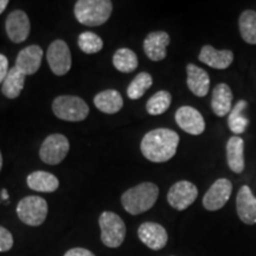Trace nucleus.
Listing matches in <instances>:
<instances>
[{"mask_svg": "<svg viewBox=\"0 0 256 256\" xmlns=\"http://www.w3.org/2000/svg\"><path fill=\"white\" fill-rule=\"evenodd\" d=\"M179 136L168 128H156L145 134L140 150L142 156L152 162H165L177 153Z\"/></svg>", "mask_w": 256, "mask_h": 256, "instance_id": "obj_1", "label": "nucleus"}, {"mask_svg": "<svg viewBox=\"0 0 256 256\" xmlns=\"http://www.w3.org/2000/svg\"><path fill=\"white\" fill-rule=\"evenodd\" d=\"M159 197V188L156 184L142 183L127 190L121 197L124 209L130 215H140L148 211Z\"/></svg>", "mask_w": 256, "mask_h": 256, "instance_id": "obj_2", "label": "nucleus"}, {"mask_svg": "<svg viewBox=\"0 0 256 256\" xmlns=\"http://www.w3.org/2000/svg\"><path fill=\"white\" fill-rule=\"evenodd\" d=\"M113 11L110 0H78L74 14L78 23L86 26H98L108 20Z\"/></svg>", "mask_w": 256, "mask_h": 256, "instance_id": "obj_3", "label": "nucleus"}, {"mask_svg": "<svg viewBox=\"0 0 256 256\" xmlns=\"http://www.w3.org/2000/svg\"><path fill=\"white\" fill-rule=\"evenodd\" d=\"M54 114L58 119L66 121H83L89 114V107L81 98L72 95H62L52 102Z\"/></svg>", "mask_w": 256, "mask_h": 256, "instance_id": "obj_4", "label": "nucleus"}, {"mask_svg": "<svg viewBox=\"0 0 256 256\" xmlns=\"http://www.w3.org/2000/svg\"><path fill=\"white\" fill-rule=\"evenodd\" d=\"M101 229V241L110 248H118L126 238V226L119 215L112 211H104L98 218Z\"/></svg>", "mask_w": 256, "mask_h": 256, "instance_id": "obj_5", "label": "nucleus"}, {"mask_svg": "<svg viewBox=\"0 0 256 256\" xmlns=\"http://www.w3.org/2000/svg\"><path fill=\"white\" fill-rule=\"evenodd\" d=\"M17 215L22 222L30 226H38L46 218L48 203L44 198L28 196L17 206Z\"/></svg>", "mask_w": 256, "mask_h": 256, "instance_id": "obj_6", "label": "nucleus"}, {"mask_svg": "<svg viewBox=\"0 0 256 256\" xmlns=\"http://www.w3.org/2000/svg\"><path fill=\"white\" fill-rule=\"evenodd\" d=\"M69 148L68 138L63 134H51L42 144L40 156L48 165H58L68 154Z\"/></svg>", "mask_w": 256, "mask_h": 256, "instance_id": "obj_7", "label": "nucleus"}, {"mask_svg": "<svg viewBox=\"0 0 256 256\" xmlns=\"http://www.w3.org/2000/svg\"><path fill=\"white\" fill-rule=\"evenodd\" d=\"M46 60L55 75L63 76L72 68V55L68 44L62 40H57L50 44L46 51Z\"/></svg>", "mask_w": 256, "mask_h": 256, "instance_id": "obj_8", "label": "nucleus"}, {"mask_svg": "<svg viewBox=\"0 0 256 256\" xmlns=\"http://www.w3.org/2000/svg\"><path fill=\"white\" fill-rule=\"evenodd\" d=\"M198 197V188L191 182L180 180L172 185L168 192V202L174 209L183 211L188 209Z\"/></svg>", "mask_w": 256, "mask_h": 256, "instance_id": "obj_9", "label": "nucleus"}, {"mask_svg": "<svg viewBox=\"0 0 256 256\" xmlns=\"http://www.w3.org/2000/svg\"><path fill=\"white\" fill-rule=\"evenodd\" d=\"M232 192V183L226 178H220L211 185L203 197V206L209 211H217L226 206Z\"/></svg>", "mask_w": 256, "mask_h": 256, "instance_id": "obj_10", "label": "nucleus"}, {"mask_svg": "<svg viewBox=\"0 0 256 256\" xmlns=\"http://www.w3.org/2000/svg\"><path fill=\"white\" fill-rule=\"evenodd\" d=\"M5 28L10 40L17 44L23 43L28 40V34H30V19H28V14L24 11L16 10V11H12L6 18Z\"/></svg>", "mask_w": 256, "mask_h": 256, "instance_id": "obj_11", "label": "nucleus"}, {"mask_svg": "<svg viewBox=\"0 0 256 256\" xmlns=\"http://www.w3.org/2000/svg\"><path fill=\"white\" fill-rule=\"evenodd\" d=\"M176 122L184 132L191 136H200L206 130L203 115L190 106H183L176 112Z\"/></svg>", "mask_w": 256, "mask_h": 256, "instance_id": "obj_12", "label": "nucleus"}, {"mask_svg": "<svg viewBox=\"0 0 256 256\" xmlns=\"http://www.w3.org/2000/svg\"><path fill=\"white\" fill-rule=\"evenodd\" d=\"M138 236L146 247L152 250H160L168 244V235L166 229L158 223H142L138 229Z\"/></svg>", "mask_w": 256, "mask_h": 256, "instance_id": "obj_13", "label": "nucleus"}, {"mask_svg": "<svg viewBox=\"0 0 256 256\" xmlns=\"http://www.w3.org/2000/svg\"><path fill=\"white\" fill-rule=\"evenodd\" d=\"M236 210L243 223L247 226L256 224V197L248 185H243L238 192Z\"/></svg>", "mask_w": 256, "mask_h": 256, "instance_id": "obj_14", "label": "nucleus"}, {"mask_svg": "<svg viewBox=\"0 0 256 256\" xmlns=\"http://www.w3.org/2000/svg\"><path fill=\"white\" fill-rule=\"evenodd\" d=\"M43 50L38 46H28L20 50L16 60V68L24 75H34L40 68Z\"/></svg>", "mask_w": 256, "mask_h": 256, "instance_id": "obj_15", "label": "nucleus"}, {"mask_svg": "<svg viewBox=\"0 0 256 256\" xmlns=\"http://www.w3.org/2000/svg\"><path fill=\"white\" fill-rule=\"evenodd\" d=\"M170 44V36L164 31L148 34L144 40V51L153 62H159L166 57V48Z\"/></svg>", "mask_w": 256, "mask_h": 256, "instance_id": "obj_16", "label": "nucleus"}, {"mask_svg": "<svg viewBox=\"0 0 256 256\" xmlns=\"http://www.w3.org/2000/svg\"><path fill=\"white\" fill-rule=\"evenodd\" d=\"M198 58L211 68L224 70L234 62V52L232 50H217L211 46H204Z\"/></svg>", "mask_w": 256, "mask_h": 256, "instance_id": "obj_17", "label": "nucleus"}, {"mask_svg": "<svg viewBox=\"0 0 256 256\" xmlns=\"http://www.w3.org/2000/svg\"><path fill=\"white\" fill-rule=\"evenodd\" d=\"M188 87L194 95L198 98H204L208 95L210 89V78L206 70L197 66L196 64H188Z\"/></svg>", "mask_w": 256, "mask_h": 256, "instance_id": "obj_18", "label": "nucleus"}, {"mask_svg": "<svg viewBox=\"0 0 256 256\" xmlns=\"http://www.w3.org/2000/svg\"><path fill=\"white\" fill-rule=\"evenodd\" d=\"M211 108L217 116H226L232 110V92L226 83H218L212 90Z\"/></svg>", "mask_w": 256, "mask_h": 256, "instance_id": "obj_19", "label": "nucleus"}, {"mask_svg": "<svg viewBox=\"0 0 256 256\" xmlns=\"http://www.w3.org/2000/svg\"><path fill=\"white\" fill-rule=\"evenodd\" d=\"M226 162L234 174H242L244 170V142L238 136L230 138L226 142Z\"/></svg>", "mask_w": 256, "mask_h": 256, "instance_id": "obj_20", "label": "nucleus"}, {"mask_svg": "<svg viewBox=\"0 0 256 256\" xmlns=\"http://www.w3.org/2000/svg\"><path fill=\"white\" fill-rule=\"evenodd\" d=\"M28 186L37 192H55L60 186V180L56 176L46 171H34L28 176Z\"/></svg>", "mask_w": 256, "mask_h": 256, "instance_id": "obj_21", "label": "nucleus"}, {"mask_svg": "<svg viewBox=\"0 0 256 256\" xmlns=\"http://www.w3.org/2000/svg\"><path fill=\"white\" fill-rule=\"evenodd\" d=\"M94 104L102 113L115 114L122 108L124 100L119 92L114 90V89H108V90L98 92L95 96Z\"/></svg>", "mask_w": 256, "mask_h": 256, "instance_id": "obj_22", "label": "nucleus"}, {"mask_svg": "<svg viewBox=\"0 0 256 256\" xmlns=\"http://www.w3.org/2000/svg\"><path fill=\"white\" fill-rule=\"evenodd\" d=\"M25 78H26V75L19 72L16 66L10 69L8 76H6L2 84V94L8 98H11V100L12 98H17L25 86Z\"/></svg>", "mask_w": 256, "mask_h": 256, "instance_id": "obj_23", "label": "nucleus"}, {"mask_svg": "<svg viewBox=\"0 0 256 256\" xmlns=\"http://www.w3.org/2000/svg\"><path fill=\"white\" fill-rule=\"evenodd\" d=\"M238 28L246 43L256 46V12L252 10L243 11L238 18Z\"/></svg>", "mask_w": 256, "mask_h": 256, "instance_id": "obj_24", "label": "nucleus"}, {"mask_svg": "<svg viewBox=\"0 0 256 256\" xmlns=\"http://www.w3.org/2000/svg\"><path fill=\"white\" fill-rule=\"evenodd\" d=\"M247 106H248L247 101L240 100L238 104L234 106L232 112L229 113L228 126L230 128V130H232L235 136L244 133L246 130H247L249 121L247 118L243 115V110L247 108Z\"/></svg>", "mask_w": 256, "mask_h": 256, "instance_id": "obj_25", "label": "nucleus"}, {"mask_svg": "<svg viewBox=\"0 0 256 256\" xmlns=\"http://www.w3.org/2000/svg\"><path fill=\"white\" fill-rule=\"evenodd\" d=\"M114 66L121 72H132L138 68V57L133 50L122 48L116 50L113 56Z\"/></svg>", "mask_w": 256, "mask_h": 256, "instance_id": "obj_26", "label": "nucleus"}, {"mask_svg": "<svg viewBox=\"0 0 256 256\" xmlns=\"http://www.w3.org/2000/svg\"><path fill=\"white\" fill-rule=\"evenodd\" d=\"M153 84V78L148 72H140L134 78L127 88V95L130 100H138L142 98L146 90H148Z\"/></svg>", "mask_w": 256, "mask_h": 256, "instance_id": "obj_27", "label": "nucleus"}, {"mask_svg": "<svg viewBox=\"0 0 256 256\" xmlns=\"http://www.w3.org/2000/svg\"><path fill=\"white\" fill-rule=\"evenodd\" d=\"M172 96L168 92L160 90L150 98L146 104L147 113L151 115H160L165 113L171 106Z\"/></svg>", "mask_w": 256, "mask_h": 256, "instance_id": "obj_28", "label": "nucleus"}, {"mask_svg": "<svg viewBox=\"0 0 256 256\" xmlns=\"http://www.w3.org/2000/svg\"><path fill=\"white\" fill-rule=\"evenodd\" d=\"M78 48L84 54H96L104 48V40L94 32H82L78 36Z\"/></svg>", "mask_w": 256, "mask_h": 256, "instance_id": "obj_29", "label": "nucleus"}, {"mask_svg": "<svg viewBox=\"0 0 256 256\" xmlns=\"http://www.w3.org/2000/svg\"><path fill=\"white\" fill-rule=\"evenodd\" d=\"M14 247V236L4 226H0V252H8Z\"/></svg>", "mask_w": 256, "mask_h": 256, "instance_id": "obj_30", "label": "nucleus"}, {"mask_svg": "<svg viewBox=\"0 0 256 256\" xmlns=\"http://www.w3.org/2000/svg\"><path fill=\"white\" fill-rule=\"evenodd\" d=\"M8 74V57L0 54V84H2L4 80Z\"/></svg>", "mask_w": 256, "mask_h": 256, "instance_id": "obj_31", "label": "nucleus"}, {"mask_svg": "<svg viewBox=\"0 0 256 256\" xmlns=\"http://www.w3.org/2000/svg\"><path fill=\"white\" fill-rule=\"evenodd\" d=\"M64 256H95L90 250L84 248H72L66 252Z\"/></svg>", "mask_w": 256, "mask_h": 256, "instance_id": "obj_32", "label": "nucleus"}, {"mask_svg": "<svg viewBox=\"0 0 256 256\" xmlns=\"http://www.w3.org/2000/svg\"><path fill=\"white\" fill-rule=\"evenodd\" d=\"M8 0H0V14L5 11L6 8H8Z\"/></svg>", "mask_w": 256, "mask_h": 256, "instance_id": "obj_33", "label": "nucleus"}, {"mask_svg": "<svg viewBox=\"0 0 256 256\" xmlns=\"http://www.w3.org/2000/svg\"><path fill=\"white\" fill-rule=\"evenodd\" d=\"M2 198H4V200H8V191H6V190H5V188H4V190H2Z\"/></svg>", "mask_w": 256, "mask_h": 256, "instance_id": "obj_34", "label": "nucleus"}, {"mask_svg": "<svg viewBox=\"0 0 256 256\" xmlns=\"http://www.w3.org/2000/svg\"><path fill=\"white\" fill-rule=\"evenodd\" d=\"M2 152H0V171H2Z\"/></svg>", "mask_w": 256, "mask_h": 256, "instance_id": "obj_35", "label": "nucleus"}]
</instances>
